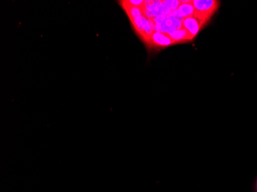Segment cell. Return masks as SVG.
I'll list each match as a JSON object with an SVG mask.
<instances>
[{
	"mask_svg": "<svg viewBox=\"0 0 257 192\" xmlns=\"http://www.w3.org/2000/svg\"><path fill=\"white\" fill-rule=\"evenodd\" d=\"M180 1H163V4L164 6L167 8L168 9H170V11H174L177 10L180 5Z\"/></svg>",
	"mask_w": 257,
	"mask_h": 192,
	"instance_id": "cell-5",
	"label": "cell"
},
{
	"mask_svg": "<svg viewBox=\"0 0 257 192\" xmlns=\"http://www.w3.org/2000/svg\"><path fill=\"white\" fill-rule=\"evenodd\" d=\"M129 4H130L131 6H137V7H142L144 5L145 1H140V0H130V1H127Z\"/></svg>",
	"mask_w": 257,
	"mask_h": 192,
	"instance_id": "cell-6",
	"label": "cell"
},
{
	"mask_svg": "<svg viewBox=\"0 0 257 192\" xmlns=\"http://www.w3.org/2000/svg\"><path fill=\"white\" fill-rule=\"evenodd\" d=\"M167 35L173 39L174 43L185 42V41H189V40L193 39V38L190 37V35L183 28L181 29H178V30H176V31L169 33Z\"/></svg>",
	"mask_w": 257,
	"mask_h": 192,
	"instance_id": "cell-4",
	"label": "cell"
},
{
	"mask_svg": "<svg viewBox=\"0 0 257 192\" xmlns=\"http://www.w3.org/2000/svg\"><path fill=\"white\" fill-rule=\"evenodd\" d=\"M206 22L207 20L203 19L194 14L192 17L183 19L182 21V28L186 29V32L190 35V37L194 38L199 33L201 28Z\"/></svg>",
	"mask_w": 257,
	"mask_h": 192,
	"instance_id": "cell-2",
	"label": "cell"
},
{
	"mask_svg": "<svg viewBox=\"0 0 257 192\" xmlns=\"http://www.w3.org/2000/svg\"><path fill=\"white\" fill-rule=\"evenodd\" d=\"M146 43L157 47H166L175 44L167 34L158 31H155L151 35Z\"/></svg>",
	"mask_w": 257,
	"mask_h": 192,
	"instance_id": "cell-3",
	"label": "cell"
},
{
	"mask_svg": "<svg viewBox=\"0 0 257 192\" xmlns=\"http://www.w3.org/2000/svg\"><path fill=\"white\" fill-rule=\"evenodd\" d=\"M192 2L195 9V15L207 21L219 6V1L214 0H194Z\"/></svg>",
	"mask_w": 257,
	"mask_h": 192,
	"instance_id": "cell-1",
	"label": "cell"
}]
</instances>
